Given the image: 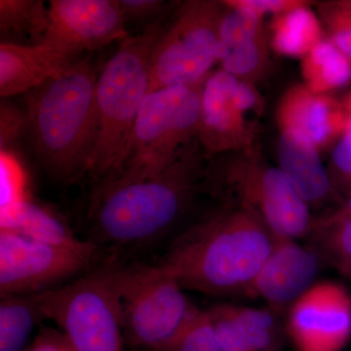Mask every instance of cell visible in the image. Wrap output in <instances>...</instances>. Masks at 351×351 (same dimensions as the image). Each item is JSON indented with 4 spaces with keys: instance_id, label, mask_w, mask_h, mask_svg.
<instances>
[{
    "instance_id": "obj_1",
    "label": "cell",
    "mask_w": 351,
    "mask_h": 351,
    "mask_svg": "<svg viewBox=\"0 0 351 351\" xmlns=\"http://www.w3.org/2000/svg\"><path fill=\"white\" fill-rule=\"evenodd\" d=\"M274 240L257 214L233 202L189 226L156 265L184 290L245 295Z\"/></svg>"
},
{
    "instance_id": "obj_2",
    "label": "cell",
    "mask_w": 351,
    "mask_h": 351,
    "mask_svg": "<svg viewBox=\"0 0 351 351\" xmlns=\"http://www.w3.org/2000/svg\"><path fill=\"white\" fill-rule=\"evenodd\" d=\"M197 143L198 138L184 147L158 174L94 182L87 213L94 242L138 246L169 232L197 188L201 177Z\"/></svg>"
},
{
    "instance_id": "obj_3",
    "label": "cell",
    "mask_w": 351,
    "mask_h": 351,
    "mask_svg": "<svg viewBox=\"0 0 351 351\" xmlns=\"http://www.w3.org/2000/svg\"><path fill=\"white\" fill-rule=\"evenodd\" d=\"M98 75L89 58H82L27 97V121L36 156L59 181L73 182L87 175L98 126Z\"/></svg>"
},
{
    "instance_id": "obj_4",
    "label": "cell",
    "mask_w": 351,
    "mask_h": 351,
    "mask_svg": "<svg viewBox=\"0 0 351 351\" xmlns=\"http://www.w3.org/2000/svg\"><path fill=\"white\" fill-rule=\"evenodd\" d=\"M163 18L121 41L96 85L97 138L87 176L92 182L112 179L125 163L138 112L149 92L154 47L165 29Z\"/></svg>"
},
{
    "instance_id": "obj_5",
    "label": "cell",
    "mask_w": 351,
    "mask_h": 351,
    "mask_svg": "<svg viewBox=\"0 0 351 351\" xmlns=\"http://www.w3.org/2000/svg\"><path fill=\"white\" fill-rule=\"evenodd\" d=\"M110 269L126 348L162 346L200 311L181 285L156 263Z\"/></svg>"
},
{
    "instance_id": "obj_6",
    "label": "cell",
    "mask_w": 351,
    "mask_h": 351,
    "mask_svg": "<svg viewBox=\"0 0 351 351\" xmlns=\"http://www.w3.org/2000/svg\"><path fill=\"white\" fill-rule=\"evenodd\" d=\"M205 80L147 94L138 112L125 163L117 177L142 179L158 174L184 147L197 140Z\"/></svg>"
},
{
    "instance_id": "obj_7",
    "label": "cell",
    "mask_w": 351,
    "mask_h": 351,
    "mask_svg": "<svg viewBox=\"0 0 351 351\" xmlns=\"http://www.w3.org/2000/svg\"><path fill=\"white\" fill-rule=\"evenodd\" d=\"M34 297L75 351H126L110 267Z\"/></svg>"
},
{
    "instance_id": "obj_8",
    "label": "cell",
    "mask_w": 351,
    "mask_h": 351,
    "mask_svg": "<svg viewBox=\"0 0 351 351\" xmlns=\"http://www.w3.org/2000/svg\"><path fill=\"white\" fill-rule=\"evenodd\" d=\"M223 7V2L212 0H189L180 5L152 53L149 93L206 80L217 62Z\"/></svg>"
},
{
    "instance_id": "obj_9",
    "label": "cell",
    "mask_w": 351,
    "mask_h": 351,
    "mask_svg": "<svg viewBox=\"0 0 351 351\" xmlns=\"http://www.w3.org/2000/svg\"><path fill=\"white\" fill-rule=\"evenodd\" d=\"M214 193H232L237 204L252 210L276 239L297 240L311 233V208L300 197L279 167L255 158L216 166L208 172Z\"/></svg>"
},
{
    "instance_id": "obj_10",
    "label": "cell",
    "mask_w": 351,
    "mask_h": 351,
    "mask_svg": "<svg viewBox=\"0 0 351 351\" xmlns=\"http://www.w3.org/2000/svg\"><path fill=\"white\" fill-rule=\"evenodd\" d=\"M98 255V244L86 249L64 248L0 230L1 297L34 295L54 289L89 269Z\"/></svg>"
},
{
    "instance_id": "obj_11",
    "label": "cell",
    "mask_w": 351,
    "mask_h": 351,
    "mask_svg": "<svg viewBox=\"0 0 351 351\" xmlns=\"http://www.w3.org/2000/svg\"><path fill=\"white\" fill-rule=\"evenodd\" d=\"M288 336L297 351H343L351 339V295L320 281L288 309Z\"/></svg>"
},
{
    "instance_id": "obj_12",
    "label": "cell",
    "mask_w": 351,
    "mask_h": 351,
    "mask_svg": "<svg viewBox=\"0 0 351 351\" xmlns=\"http://www.w3.org/2000/svg\"><path fill=\"white\" fill-rule=\"evenodd\" d=\"M129 36L119 0H52L43 43L78 58Z\"/></svg>"
},
{
    "instance_id": "obj_13",
    "label": "cell",
    "mask_w": 351,
    "mask_h": 351,
    "mask_svg": "<svg viewBox=\"0 0 351 351\" xmlns=\"http://www.w3.org/2000/svg\"><path fill=\"white\" fill-rule=\"evenodd\" d=\"M320 263L316 249L276 239L245 295L263 300L274 313L289 309L316 283Z\"/></svg>"
},
{
    "instance_id": "obj_14",
    "label": "cell",
    "mask_w": 351,
    "mask_h": 351,
    "mask_svg": "<svg viewBox=\"0 0 351 351\" xmlns=\"http://www.w3.org/2000/svg\"><path fill=\"white\" fill-rule=\"evenodd\" d=\"M239 80L221 69L205 80L197 138L210 154L237 151L250 145L252 133L244 113L232 100Z\"/></svg>"
},
{
    "instance_id": "obj_15",
    "label": "cell",
    "mask_w": 351,
    "mask_h": 351,
    "mask_svg": "<svg viewBox=\"0 0 351 351\" xmlns=\"http://www.w3.org/2000/svg\"><path fill=\"white\" fill-rule=\"evenodd\" d=\"M279 128H297L313 140L318 149L338 142L351 122V114L341 101L314 94L306 85L285 92L276 112Z\"/></svg>"
},
{
    "instance_id": "obj_16",
    "label": "cell",
    "mask_w": 351,
    "mask_h": 351,
    "mask_svg": "<svg viewBox=\"0 0 351 351\" xmlns=\"http://www.w3.org/2000/svg\"><path fill=\"white\" fill-rule=\"evenodd\" d=\"M78 58L47 43L0 44V95L3 98L31 92L61 75Z\"/></svg>"
},
{
    "instance_id": "obj_17",
    "label": "cell",
    "mask_w": 351,
    "mask_h": 351,
    "mask_svg": "<svg viewBox=\"0 0 351 351\" xmlns=\"http://www.w3.org/2000/svg\"><path fill=\"white\" fill-rule=\"evenodd\" d=\"M280 132L279 169L309 208L322 204L332 195L334 186L321 160L319 149L299 129L284 128Z\"/></svg>"
},
{
    "instance_id": "obj_18",
    "label": "cell",
    "mask_w": 351,
    "mask_h": 351,
    "mask_svg": "<svg viewBox=\"0 0 351 351\" xmlns=\"http://www.w3.org/2000/svg\"><path fill=\"white\" fill-rule=\"evenodd\" d=\"M0 230H13L29 239L71 249H86L93 240L78 239L66 221L50 208L27 198L9 218L0 221Z\"/></svg>"
},
{
    "instance_id": "obj_19",
    "label": "cell",
    "mask_w": 351,
    "mask_h": 351,
    "mask_svg": "<svg viewBox=\"0 0 351 351\" xmlns=\"http://www.w3.org/2000/svg\"><path fill=\"white\" fill-rule=\"evenodd\" d=\"M302 75L309 91L325 95L351 82V61L329 38H324L302 57Z\"/></svg>"
},
{
    "instance_id": "obj_20",
    "label": "cell",
    "mask_w": 351,
    "mask_h": 351,
    "mask_svg": "<svg viewBox=\"0 0 351 351\" xmlns=\"http://www.w3.org/2000/svg\"><path fill=\"white\" fill-rule=\"evenodd\" d=\"M322 25L308 6L274 16L271 46L286 56H306L323 40Z\"/></svg>"
},
{
    "instance_id": "obj_21",
    "label": "cell",
    "mask_w": 351,
    "mask_h": 351,
    "mask_svg": "<svg viewBox=\"0 0 351 351\" xmlns=\"http://www.w3.org/2000/svg\"><path fill=\"white\" fill-rule=\"evenodd\" d=\"M45 320L34 295L1 297L0 351H25L27 341L38 323Z\"/></svg>"
},
{
    "instance_id": "obj_22",
    "label": "cell",
    "mask_w": 351,
    "mask_h": 351,
    "mask_svg": "<svg viewBox=\"0 0 351 351\" xmlns=\"http://www.w3.org/2000/svg\"><path fill=\"white\" fill-rule=\"evenodd\" d=\"M217 61L221 69L242 82H249L262 75L269 62V46L265 32L219 41Z\"/></svg>"
},
{
    "instance_id": "obj_23",
    "label": "cell",
    "mask_w": 351,
    "mask_h": 351,
    "mask_svg": "<svg viewBox=\"0 0 351 351\" xmlns=\"http://www.w3.org/2000/svg\"><path fill=\"white\" fill-rule=\"evenodd\" d=\"M48 25V7L41 0H0V29L43 43Z\"/></svg>"
},
{
    "instance_id": "obj_24",
    "label": "cell",
    "mask_w": 351,
    "mask_h": 351,
    "mask_svg": "<svg viewBox=\"0 0 351 351\" xmlns=\"http://www.w3.org/2000/svg\"><path fill=\"white\" fill-rule=\"evenodd\" d=\"M233 315L253 351H274L278 346V323L271 309L234 306Z\"/></svg>"
},
{
    "instance_id": "obj_25",
    "label": "cell",
    "mask_w": 351,
    "mask_h": 351,
    "mask_svg": "<svg viewBox=\"0 0 351 351\" xmlns=\"http://www.w3.org/2000/svg\"><path fill=\"white\" fill-rule=\"evenodd\" d=\"M321 258L351 278V218L311 232Z\"/></svg>"
},
{
    "instance_id": "obj_26",
    "label": "cell",
    "mask_w": 351,
    "mask_h": 351,
    "mask_svg": "<svg viewBox=\"0 0 351 351\" xmlns=\"http://www.w3.org/2000/svg\"><path fill=\"white\" fill-rule=\"evenodd\" d=\"M126 351H221L206 311H200L188 326L168 343L147 350Z\"/></svg>"
},
{
    "instance_id": "obj_27",
    "label": "cell",
    "mask_w": 351,
    "mask_h": 351,
    "mask_svg": "<svg viewBox=\"0 0 351 351\" xmlns=\"http://www.w3.org/2000/svg\"><path fill=\"white\" fill-rule=\"evenodd\" d=\"M0 221L9 218L23 202L29 197L27 177L19 161L12 152L0 154Z\"/></svg>"
},
{
    "instance_id": "obj_28",
    "label": "cell",
    "mask_w": 351,
    "mask_h": 351,
    "mask_svg": "<svg viewBox=\"0 0 351 351\" xmlns=\"http://www.w3.org/2000/svg\"><path fill=\"white\" fill-rule=\"evenodd\" d=\"M206 311L221 351H253L233 315L232 304H216Z\"/></svg>"
},
{
    "instance_id": "obj_29",
    "label": "cell",
    "mask_w": 351,
    "mask_h": 351,
    "mask_svg": "<svg viewBox=\"0 0 351 351\" xmlns=\"http://www.w3.org/2000/svg\"><path fill=\"white\" fill-rule=\"evenodd\" d=\"M319 12L330 40L351 61V13L332 1L320 4Z\"/></svg>"
},
{
    "instance_id": "obj_30",
    "label": "cell",
    "mask_w": 351,
    "mask_h": 351,
    "mask_svg": "<svg viewBox=\"0 0 351 351\" xmlns=\"http://www.w3.org/2000/svg\"><path fill=\"white\" fill-rule=\"evenodd\" d=\"M329 174L334 188L351 193V122L332 149Z\"/></svg>"
},
{
    "instance_id": "obj_31",
    "label": "cell",
    "mask_w": 351,
    "mask_h": 351,
    "mask_svg": "<svg viewBox=\"0 0 351 351\" xmlns=\"http://www.w3.org/2000/svg\"><path fill=\"white\" fill-rule=\"evenodd\" d=\"M29 129L27 115L10 104L2 103L0 107V147L1 152H10Z\"/></svg>"
},
{
    "instance_id": "obj_32",
    "label": "cell",
    "mask_w": 351,
    "mask_h": 351,
    "mask_svg": "<svg viewBox=\"0 0 351 351\" xmlns=\"http://www.w3.org/2000/svg\"><path fill=\"white\" fill-rule=\"evenodd\" d=\"M120 9L123 14L126 25L141 24L147 25L163 18L164 13L169 9V4L162 0H119Z\"/></svg>"
},
{
    "instance_id": "obj_33",
    "label": "cell",
    "mask_w": 351,
    "mask_h": 351,
    "mask_svg": "<svg viewBox=\"0 0 351 351\" xmlns=\"http://www.w3.org/2000/svg\"><path fill=\"white\" fill-rule=\"evenodd\" d=\"M223 5L232 8H244L265 15L272 13L274 16L308 6V1L304 0H225Z\"/></svg>"
},
{
    "instance_id": "obj_34",
    "label": "cell",
    "mask_w": 351,
    "mask_h": 351,
    "mask_svg": "<svg viewBox=\"0 0 351 351\" xmlns=\"http://www.w3.org/2000/svg\"><path fill=\"white\" fill-rule=\"evenodd\" d=\"M25 351H75L63 332L43 328Z\"/></svg>"
},
{
    "instance_id": "obj_35",
    "label": "cell",
    "mask_w": 351,
    "mask_h": 351,
    "mask_svg": "<svg viewBox=\"0 0 351 351\" xmlns=\"http://www.w3.org/2000/svg\"><path fill=\"white\" fill-rule=\"evenodd\" d=\"M232 100L237 110L245 114V112L255 108V106L258 104V96L257 91L252 86L250 82L239 80L233 91Z\"/></svg>"
},
{
    "instance_id": "obj_36",
    "label": "cell",
    "mask_w": 351,
    "mask_h": 351,
    "mask_svg": "<svg viewBox=\"0 0 351 351\" xmlns=\"http://www.w3.org/2000/svg\"><path fill=\"white\" fill-rule=\"evenodd\" d=\"M350 218H351V193L346 195V200L338 208L332 210L325 216L320 217L319 219H314L311 232L322 230V228H327L332 223Z\"/></svg>"
},
{
    "instance_id": "obj_37",
    "label": "cell",
    "mask_w": 351,
    "mask_h": 351,
    "mask_svg": "<svg viewBox=\"0 0 351 351\" xmlns=\"http://www.w3.org/2000/svg\"><path fill=\"white\" fill-rule=\"evenodd\" d=\"M343 108L351 114V90L345 94V96L339 100Z\"/></svg>"
},
{
    "instance_id": "obj_38",
    "label": "cell",
    "mask_w": 351,
    "mask_h": 351,
    "mask_svg": "<svg viewBox=\"0 0 351 351\" xmlns=\"http://www.w3.org/2000/svg\"><path fill=\"white\" fill-rule=\"evenodd\" d=\"M332 2H334L337 6H339V8L351 13V0H336V1Z\"/></svg>"
}]
</instances>
